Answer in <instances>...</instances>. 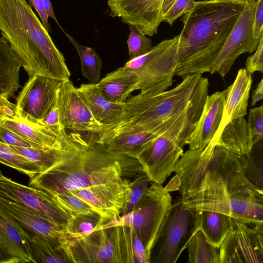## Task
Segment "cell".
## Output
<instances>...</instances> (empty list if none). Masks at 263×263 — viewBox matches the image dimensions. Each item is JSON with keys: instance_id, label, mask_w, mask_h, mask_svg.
<instances>
[{"instance_id": "22", "label": "cell", "mask_w": 263, "mask_h": 263, "mask_svg": "<svg viewBox=\"0 0 263 263\" xmlns=\"http://www.w3.org/2000/svg\"><path fill=\"white\" fill-rule=\"evenodd\" d=\"M28 241L34 263L72 262L65 234L60 237L35 234Z\"/></svg>"}, {"instance_id": "1", "label": "cell", "mask_w": 263, "mask_h": 263, "mask_svg": "<svg viewBox=\"0 0 263 263\" xmlns=\"http://www.w3.org/2000/svg\"><path fill=\"white\" fill-rule=\"evenodd\" d=\"M140 165L135 158L74 135L60 147L53 164L30 179L29 186L52 196L79 198L99 215L103 224L121 215L130 186L126 177Z\"/></svg>"}, {"instance_id": "47", "label": "cell", "mask_w": 263, "mask_h": 263, "mask_svg": "<svg viewBox=\"0 0 263 263\" xmlns=\"http://www.w3.org/2000/svg\"><path fill=\"white\" fill-rule=\"evenodd\" d=\"M7 93H0V109L13 108L15 106L16 104L10 102Z\"/></svg>"}, {"instance_id": "6", "label": "cell", "mask_w": 263, "mask_h": 263, "mask_svg": "<svg viewBox=\"0 0 263 263\" xmlns=\"http://www.w3.org/2000/svg\"><path fill=\"white\" fill-rule=\"evenodd\" d=\"M173 204L170 192L153 182L131 212L116 217L95 230L126 226L136 233L148 254Z\"/></svg>"}, {"instance_id": "23", "label": "cell", "mask_w": 263, "mask_h": 263, "mask_svg": "<svg viewBox=\"0 0 263 263\" xmlns=\"http://www.w3.org/2000/svg\"><path fill=\"white\" fill-rule=\"evenodd\" d=\"M77 88L95 120L103 127L114 124L119 120L123 112L124 104L107 100L95 84H83Z\"/></svg>"}, {"instance_id": "32", "label": "cell", "mask_w": 263, "mask_h": 263, "mask_svg": "<svg viewBox=\"0 0 263 263\" xmlns=\"http://www.w3.org/2000/svg\"><path fill=\"white\" fill-rule=\"evenodd\" d=\"M101 224L100 216L97 213L71 216L64 227L68 245L87 235Z\"/></svg>"}, {"instance_id": "17", "label": "cell", "mask_w": 263, "mask_h": 263, "mask_svg": "<svg viewBox=\"0 0 263 263\" xmlns=\"http://www.w3.org/2000/svg\"><path fill=\"white\" fill-rule=\"evenodd\" d=\"M68 247L74 263H121L112 228L95 230Z\"/></svg>"}, {"instance_id": "4", "label": "cell", "mask_w": 263, "mask_h": 263, "mask_svg": "<svg viewBox=\"0 0 263 263\" xmlns=\"http://www.w3.org/2000/svg\"><path fill=\"white\" fill-rule=\"evenodd\" d=\"M0 32L29 77L69 79L63 54L26 0H0Z\"/></svg>"}, {"instance_id": "18", "label": "cell", "mask_w": 263, "mask_h": 263, "mask_svg": "<svg viewBox=\"0 0 263 263\" xmlns=\"http://www.w3.org/2000/svg\"><path fill=\"white\" fill-rule=\"evenodd\" d=\"M0 212L15 223L27 240L35 234L51 237L64 235L65 225L57 224L32 210L1 197Z\"/></svg>"}, {"instance_id": "2", "label": "cell", "mask_w": 263, "mask_h": 263, "mask_svg": "<svg viewBox=\"0 0 263 263\" xmlns=\"http://www.w3.org/2000/svg\"><path fill=\"white\" fill-rule=\"evenodd\" d=\"M165 187L179 191L193 211L211 210L241 222L263 224V191L245 177L239 156L220 146L213 137L202 150L189 149L177 163Z\"/></svg>"}, {"instance_id": "48", "label": "cell", "mask_w": 263, "mask_h": 263, "mask_svg": "<svg viewBox=\"0 0 263 263\" xmlns=\"http://www.w3.org/2000/svg\"><path fill=\"white\" fill-rule=\"evenodd\" d=\"M175 1V0H163L162 5V13L163 16L167 12Z\"/></svg>"}, {"instance_id": "29", "label": "cell", "mask_w": 263, "mask_h": 263, "mask_svg": "<svg viewBox=\"0 0 263 263\" xmlns=\"http://www.w3.org/2000/svg\"><path fill=\"white\" fill-rule=\"evenodd\" d=\"M199 229L208 241L219 247L231 227V217L211 210L195 211Z\"/></svg>"}, {"instance_id": "33", "label": "cell", "mask_w": 263, "mask_h": 263, "mask_svg": "<svg viewBox=\"0 0 263 263\" xmlns=\"http://www.w3.org/2000/svg\"><path fill=\"white\" fill-rule=\"evenodd\" d=\"M0 163L26 174L30 179L42 172L40 167L1 141Z\"/></svg>"}, {"instance_id": "27", "label": "cell", "mask_w": 263, "mask_h": 263, "mask_svg": "<svg viewBox=\"0 0 263 263\" xmlns=\"http://www.w3.org/2000/svg\"><path fill=\"white\" fill-rule=\"evenodd\" d=\"M21 63L8 42L0 37V93L13 97L20 87Z\"/></svg>"}, {"instance_id": "41", "label": "cell", "mask_w": 263, "mask_h": 263, "mask_svg": "<svg viewBox=\"0 0 263 263\" xmlns=\"http://www.w3.org/2000/svg\"><path fill=\"white\" fill-rule=\"evenodd\" d=\"M0 141L11 146L45 149L0 125Z\"/></svg>"}, {"instance_id": "40", "label": "cell", "mask_w": 263, "mask_h": 263, "mask_svg": "<svg viewBox=\"0 0 263 263\" xmlns=\"http://www.w3.org/2000/svg\"><path fill=\"white\" fill-rule=\"evenodd\" d=\"M196 2L195 0H175L163 16V21L172 25L177 18L192 10Z\"/></svg>"}, {"instance_id": "37", "label": "cell", "mask_w": 263, "mask_h": 263, "mask_svg": "<svg viewBox=\"0 0 263 263\" xmlns=\"http://www.w3.org/2000/svg\"><path fill=\"white\" fill-rule=\"evenodd\" d=\"M130 33L127 41L129 60L148 52L153 47L151 39L135 26L129 25Z\"/></svg>"}, {"instance_id": "9", "label": "cell", "mask_w": 263, "mask_h": 263, "mask_svg": "<svg viewBox=\"0 0 263 263\" xmlns=\"http://www.w3.org/2000/svg\"><path fill=\"white\" fill-rule=\"evenodd\" d=\"M231 217L220 247V263H263V224L249 226Z\"/></svg>"}, {"instance_id": "44", "label": "cell", "mask_w": 263, "mask_h": 263, "mask_svg": "<svg viewBox=\"0 0 263 263\" xmlns=\"http://www.w3.org/2000/svg\"><path fill=\"white\" fill-rule=\"evenodd\" d=\"M31 6L35 9L40 17L42 23L48 32L51 31V27L48 22V16L47 15L43 0H28Z\"/></svg>"}, {"instance_id": "49", "label": "cell", "mask_w": 263, "mask_h": 263, "mask_svg": "<svg viewBox=\"0 0 263 263\" xmlns=\"http://www.w3.org/2000/svg\"><path fill=\"white\" fill-rule=\"evenodd\" d=\"M0 263H8L7 259L0 250Z\"/></svg>"}, {"instance_id": "3", "label": "cell", "mask_w": 263, "mask_h": 263, "mask_svg": "<svg viewBox=\"0 0 263 263\" xmlns=\"http://www.w3.org/2000/svg\"><path fill=\"white\" fill-rule=\"evenodd\" d=\"M245 0L196 2L181 21L175 75L210 72L245 5Z\"/></svg>"}, {"instance_id": "20", "label": "cell", "mask_w": 263, "mask_h": 263, "mask_svg": "<svg viewBox=\"0 0 263 263\" xmlns=\"http://www.w3.org/2000/svg\"><path fill=\"white\" fill-rule=\"evenodd\" d=\"M252 83V75L245 68H241L238 70L234 82L226 89L221 120L214 136L216 139L219 138L223 128L229 122L246 115Z\"/></svg>"}, {"instance_id": "34", "label": "cell", "mask_w": 263, "mask_h": 263, "mask_svg": "<svg viewBox=\"0 0 263 263\" xmlns=\"http://www.w3.org/2000/svg\"><path fill=\"white\" fill-rule=\"evenodd\" d=\"M242 173L248 181L263 191V156L262 150L255 153L253 148L250 152L239 156Z\"/></svg>"}, {"instance_id": "13", "label": "cell", "mask_w": 263, "mask_h": 263, "mask_svg": "<svg viewBox=\"0 0 263 263\" xmlns=\"http://www.w3.org/2000/svg\"><path fill=\"white\" fill-rule=\"evenodd\" d=\"M57 104L60 121L66 129L99 134L103 126L97 121L69 80L63 81L58 90Z\"/></svg>"}, {"instance_id": "24", "label": "cell", "mask_w": 263, "mask_h": 263, "mask_svg": "<svg viewBox=\"0 0 263 263\" xmlns=\"http://www.w3.org/2000/svg\"><path fill=\"white\" fill-rule=\"evenodd\" d=\"M138 82L135 73L122 67L108 73L95 85L107 100L124 104L130 93L136 90Z\"/></svg>"}, {"instance_id": "14", "label": "cell", "mask_w": 263, "mask_h": 263, "mask_svg": "<svg viewBox=\"0 0 263 263\" xmlns=\"http://www.w3.org/2000/svg\"><path fill=\"white\" fill-rule=\"evenodd\" d=\"M0 125L45 149L60 147L71 136L61 134L13 108L0 109Z\"/></svg>"}, {"instance_id": "39", "label": "cell", "mask_w": 263, "mask_h": 263, "mask_svg": "<svg viewBox=\"0 0 263 263\" xmlns=\"http://www.w3.org/2000/svg\"><path fill=\"white\" fill-rule=\"evenodd\" d=\"M247 127L253 146L263 138V106L252 108L249 111Z\"/></svg>"}, {"instance_id": "15", "label": "cell", "mask_w": 263, "mask_h": 263, "mask_svg": "<svg viewBox=\"0 0 263 263\" xmlns=\"http://www.w3.org/2000/svg\"><path fill=\"white\" fill-rule=\"evenodd\" d=\"M163 0H107L112 17H119L128 25L135 26L142 33L152 36L157 33L163 21Z\"/></svg>"}, {"instance_id": "5", "label": "cell", "mask_w": 263, "mask_h": 263, "mask_svg": "<svg viewBox=\"0 0 263 263\" xmlns=\"http://www.w3.org/2000/svg\"><path fill=\"white\" fill-rule=\"evenodd\" d=\"M194 73L183 77L182 82L174 88L156 93L139 94L128 98L123 112L115 124L104 126L95 142L104 145L123 134L155 132L171 126L189 104L202 77Z\"/></svg>"}, {"instance_id": "31", "label": "cell", "mask_w": 263, "mask_h": 263, "mask_svg": "<svg viewBox=\"0 0 263 263\" xmlns=\"http://www.w3.org/2000/svg\"><path fill=\"white\" fill-rule=\"evenodd\" d=\"M69 42L77 50L81 60L83 75L91 84L100 81L102 60L93 48L79 44L73 37L65 33Z\"/></svg>"}, {"instance_id": "21", "label": "cell", "mask_w": 263, "mask_h": 263, "mask_svg": "<svg viewBox=\"0 0 263 263\" xmlns=\"http://www.w3.org/2000/svg\"><path fill=\"white\" fill-rule=\"evenodd\" d=\"M0 250L8 263L34 262L28 240L1 212Z\"/></svg>"}, {"instance_id": "7", "label": "cell", "mask_w": 263, "mask_h": 263, "mask_svg": "<svg viewBox=\"0 0 263 263\" xmlns=\"http://www.w3.org/2000/svg\"><path fill=\"white\" fill-rule=\"evenodd\" d=\"M179 35L161 41L146 53L128 60L123 68L138 77L136 90L142 94L163 92L173 82L177 64Z\"/></svg>"}, {"instance_id": "45", "label": "cell", "mask_w": 263, "mask_h": 263, "mask_svg": "<svg viewBox=\"0 0 263 263\" xmlns=\"http://www.w3.org/2000/svg\"><path fill=\"white\" fill-rule=\"evenodd\" d=\"M263 98V79H261L258 84L257 87L253 90L252 94L251 106H253L257 102Z\"/></svg>"}, {"instance_id": "8", "label": "cell", "mask_w": 263, "mask_h": 263, "mask_svg": "<svg viewBox=\"0 0 263 263\" xmlns=\"http://www.w3.org/2000/svg\"><path fill=\"white\" fill-rule=\"evenodd\" d=\"M199 229L195 211L180 197L173 204L151 250L149 263H175Z\"/></svg>"}, {"instance_id": "12", "label": "cell", "mask_w": 263, "mask_h": 263, "mask_svg": "<svg viewBox=\"0 0 263 263\" xmlns=\"http://www.w3.org/2000/svg\"><path fill=\"white\" fill-rule=\"evenodd\" d=\"M165 131L136 158L149 181L161 184L174 172L183 154V147Z\"/></svg>"}, {"instance_id": "42", "label": "cell", "mask_w": 263, "mask_h": 263, "mask_svg": "<svg viewBox=\"0 0 263 263\" xmlns=\"http://www.w3.org/2000/svg\"><path fill=\"white\" fill-rule=\"evenodd\" d=\"M247 71L251 75L254 72L263 71V35L260 39L255 53L249 57L246 62Z\"/></svg>"}, {"instance_id": "16", "label": "cell", "mask_w": 263, "mask_h": 263, "mask_svg": "<svg viewBox=\"0 0 263 263\" xmlns=\"http://www.w3.org/2000/svg\"><path fill=\"white\" fill-rule=\"evenodd\" d=\"M62 82L39 74L29 77L16 97L17 109L32 118L42 120L49 112Z\"/></svg>"}, {"instance_id": "28", "label": "cell", "mask_w": 263, "mask_h": 263, "mask_svg": "<svg viewBox=\"0 0 263 263\" xmlns=\"http://www.w3.org/2000/svg\"><path fill=\"white\" fill-rule=\"evenodd\" d=\"M216 141L219 145L239 156L250 152L253 146L249 134L247 122L243 117L229 122Z\"/></svg>"}, {"instance_id": "10", "label": "cell", "mask_w": 263, "mask_h": 263, "mask_svg": "<svg viewBox=\"0 0 263 263\" xmlns=\"http://www.w3.org/2000/svg\"><path fill=\"white\" fill-rule=\"evenodd\" d=\"M255 4V0H245L241 13L211 69V74L217 72L224 77L240 54L251 53L256 49L260 39H255L253 34Z\"/></svg>"}, {"instance_id": "19", "label": "cell", "mask_w": 263, "mask_h": 263, "mask_svg": "<svg viewBox=\"0 0 263 263\" xmlns=\"http://www.w3.org/2000/svg\"><path fill=\"white\" fill-rule=\"evenodd\" d=\"M225 95L226 89L207 96L187 142L190 149H203L216 134L222 116Z\"/></svg>"}, {"instance_id": "30", "label": "cell", "mask_w": 263, "mask_h": 263, "mask_svg": "<svg viewBox=\"0 0 263 263\" xmlns=\"http://www.w3.org/2000/svg\"><path fill=\"white\" fill-rule=\"evenodd\" d=\"M186 249L189 263H220L219 247L210 243L200 229L193 235Z\"/></svg>"}, {"instance_id": "11", "label": "cell", "mask_w": 263, "mask_h": 263, "mask_svg": "<svg viewBox=\"0 0 263 263\" xmlns=\"http://www.w3.org/2000/svg\"><path fill=\"white\" fill-rule=\"evenodd\" d=\"M0 197L32 210L60 225L65 226L71 217L47 192L15 182L1 171Z\"/></svg>"}, {"instance_id": "38", "label": "cell", "mask_w": 263, "mask_h": 263, "mask_svg": "<svg viewBox=\"0 0 263 263\" xmlns=\"http://www.w3.org/2000/svg\"><path fill=\"white\" fill-rule=\"evenodd\" d=\"M52 197L70 216L79 214L89 215L96 213L88 204L73 195H57Z\"/></svg>"}, {"instance_id": "46", "label": "cell", "mask_w": 263, "mask_h": 263, "mask_svg": "<svg viewBox=\"0 0 263 263\" xmlns=\"http://www.w3.org/2000/svg\"><path fill=\"white\" fill-rule=\"evenodd\" d=\"M43 2L45 12L48 16L53 19L58 25L60 27L61 29L64 32L56 18L50 0H43Z\"/></svg>"}, {"instance_id": "26", "label": "cell", "mask_w": 263, "mask_h": 263, "mask_svg": "<svg viewBox=\"0 0 263 263\" xmlns=\"http://www.w3.org/2000/svg\"><path fill=\"white\" fill-rule=\"evenodd\" d=\"M168 128L155 132H140L120 134L110 139L104 145L110 152L136 159L154 140Z\"/></svg>"}, {"instance_id": "35", "label": "cell", "mask_w": 263, "mask_h": 263, "mask_svg": "<svg viewBox=\"0 0 263 263\" xmlns=\"http://www.w3.org/2000/svg\"><path fill=\"white\" fill-rule=\"evenodd\" d=\"M63 145L60 147L51 149L9 146L14 151L24 156L40 167L42 172H43L49 168L53 164L58 156L59 150Z\"/></svg>"}, {"instance_id": "36", "label": "cell", "mask_w": 263, "mask_h": 263, "mask_svg": "<svg viewBox=\"0 0 263 263\" xmlns=\"http://www.w3.org/2000/svg\"><path fill=\"white\" fill-rule=\"evenodd\" d=\"M149 182L148 177L144 172L140 173L133 181L130 182L129 189L121 215L133 211L146 191Z\"/></svg>"}, {"instance_id": "25", "label": "cell", "mask_w": 263, "mask_h": 263, "mask_svg": "<svg viewBox=\"0 0 263 263\" xmlns=\"http://www.w3.org/2000/svg\"><path fill=\"white\" fill-rule=\"evenodd\" d=\"M111 228L121 263H149V255L132 228Z\"/></svg>"}, {"instance_id": "43", "label": "cell", "mask_w": 263, "mask_h": 263, "mask_svg": "<svg viewBox=\"0 0 263 263\" xmlns=\"http://www.w3.org/2000/svg\"><path fill=\"white\" fill-rule=\"evenodd\" d=\"M253 34L259 40L263 35V0L256 1L254 13Z\"/></svg>"}]
</instances>
